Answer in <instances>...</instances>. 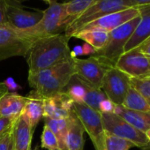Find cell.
<instances>
[{"mask_svg":"<svg viewBox=\"0 0 150 150\" xmlns=\"http://www.w3.org/2000/svg\"><path fill=\"white\" fill-rule=\"evenodd\" d=\"M74 74L73 57L37 72L28 73V84L32 91L28 97L41 100L54 97L64 92Z\"/></svg>","mask_w":150,"mask_h":150,"instance_id":"obj_1","label":"cell"},{"mask_svg":"<svg viewBox=\"0 0 150 150\" xmlns=\"http://www.w3.org/2000/svg\"><path fill=\"white\" fill-rule=\"evenodd\" d=\"M70 38L64 34H59L35 40L25 56L28 73L54 66L71 57L69 48Z\"/></svg>","mask_w":150,"mask_h":150,"instance_id":"obj_2","label":"cell"},{"mask_svg":"<svg viewBox=\"0 0 150 150\" xmlns=\"http://www.w3.org/2000/svg\"><path fill=\"white\" fill-rule=\"evenodd\" d=\"M64 3L53 1L43 11L42 18L34 27L25 30H16L19 36L35 42V40L64 33L63 26Z\"/></svg>","mask_w":150,"mask_h":150,"instance_id":"obj_3","label":"cell"},{"mask_svg":"<svg viewBox=\"0 0 150 150\" xmlns=\"http://www.w3.org/2000/svg\"><path fill=\"white\" fill-rule=\"evenodd\" d=\"M131 7L132 6L126 0H98L75 20L65 29L64 34L69 38H71L87 24L108 14L123 11Z\"/></svg>","mask_w":150,"mask_h":150,"instance_id":"obj_4","label":"cell"},{"mask_svg":"<svg viewBox=\"0 0 150 150\" xmlns=\"http://www.w3.org/2000/svg\"><path fill=\"white\" fill-rule=\"evenodd\" d=\"M105 132L127 139L143 150H150V141L146 134L114 113H101Z\"/></svg>","mask_w":150,"mask_h":150,"instance_id":"obj_5","label":"cell"},{"mask_svg":"<svg viewBox=\"0 0 150 150\" xmlns=\"http://www.w3.org/2000/svg\"><path fill=\"white\" fill-rule=\"evenodd\" d=\"M139 21L140 15L110 31L106 45L95 55L102 57L115 66L117 59L125 52V47Z\"/></svg>","mask_w":150,"mask_h":150,"instance_id":"obj_6","label":"cell"},{"mask_svg":"<svg viewBox=\"0 0 150 150\" xmlns=\"http://www.w3.org/2000/svg\"><path fill=\"white\" fill-rule=\"evenodd\" d=\"M111 67H114L112 64L96 55L90 56L86 59L74 58L75 75L96 88H102L104 75Z\"/></svg>","mask_w":150,"mask_h":150,"instance_id":"obj_7","label":"cell"},{"mask_svg":"<svg viewBox=\"0 0 150 150\" xmlns=\"http://www.w3.org/2000/svg\"><path fill=\"white\" fill-rule=\"evenodd\" d=\"M73 111L81 120L84 130L88 132L96 150H104L105 131L101 113L84 103H73Z\"/></svg>","mask_w":150,"mask_h":150,"instance_id":"obj_8","label":"cell"},{"mask_svg":"<svg viewBox=\"0 0 150 150\" xmlns=\"http://www.w3.org/2000/svg\"><path fill=\"white\" fill-rule=\"evenodd\" d=\"M131 79L124 71L115 66L111 67L104 75L101 89L104 92L107 98L115 104L121 105L131 88Z\"/></svg>","mask_w":150,"mask_h":150,"instance_id":"obj_9","label":"cell"},{"mask_svg":"<svg viewBox=\"0 0 150 150\" xmlns=\"http://www.w3.org/2000/svg\"><path fill=\"white\" fill-rule=\"evenodd\" d=\"M115 67L134 79L150 77V57L140 52L139 48L124 52Z\"/></svg>","mask_w":150,"mask_h":150,"instance_id":"obj_10","label":"cell"},{"mask_svg":"<svg viewBox=\"0 0 150 150\" xmlns=\"http://www.w3.org/2000/svg\"><path fill=\"white\" fill-rule=\"evenodd\" d=\"M33 42L19 36L9 24L0 26V61L13 57H25Z\"/></svg>","mask_w":150,"mask_h":150,"instance_id":"obj_11","label":"cell"},{"mask_svg":"<svg viewBox=\"0 0 150 150\" xmlns=\"http://www.w3.org/2000/svg\"><path fill=\"white\" fill-rule=\"evenodd\" d=\"M6 16L8 24L16 30H25L34 27L42 18L43 11L30 12L25 10L21 3L6 0Z\"/></svg>","mask_w":150,"mask_h":150,"instance_id":"obj_12","label":"cell"},{"mask_svg":"<svg viewBox=\"0 0 150 150\" xmlns=\"http://www.w3.org/2000/svg\"><path fill=\"white\" fill-rule=\"evenodd\" d=\"M139 15H140V13L137 7H131V8L125 9L123 11H119L117 13L108 14L106 16H103L98 20H96V21H94L87 24L86 26H84L81 30L90 29V28H99V29L105 30L107 32H110L113 29L120 27L121 25L128 22L129 21H131Z\"/></svg>","mask_w":150,"mask_h":150,"instance_id":"obj_13","label":"cell"},{"mask_svg":"<svg viewBox=\"0 0 150 150\" xmlns=\"http://www.w3.org/2000/svg\"><path fill=\"white\" fill-rule=\"evenodd\" d=\"M73 103L72 100L64 92L54 97L43 99V117L67 119L73 110Z\"/></svg>","mask_w":150,"mask_h":150,"instance_id":"obj_14","label":"cell"},{"mask_svg":"<svg viewBox=\"0 0 150 150\" xmlns=\"http://www.w3.org/2000/svg\"><path fill=\"white\" fill-rule=\"evenodd\" d=\"M137 8L140 13V21L125 47V52L139 47L150 36V6Z\"/></svg>","mask_w":150,"mask_h":150,"instance_id":"obj_15","label":"cell"},{"mask_svg":"<svg viewBox=\"0 0 150 150\" xmlns=\"http://www.w3.org/2000/svg\"><path fill=\"white\" fill-rule=\"evenodd\" d=\"M27 101V96H22L18 93H6L0 99V117L16 121L21 116Z\"/></svg>","mask_w":150,"mask_h":150,"instance_id":"obj_16","label":"cell"},{"mask_svg":"<svg viewBox=\"0 0 150 150\" xmlns=\"http://www.w3.org/2000/svg\"><path fill=\"white\" fill-rule=\"evenodd\" d=\"M84 127L72 110L68 117V131L66 135L67 150H84Z\"/></svg>","mask_w":150,"mask_h":150,"instance_id":"obj_17","label":"cell"},{"mask_svg":"<svg viewBox=\"0 0 150 150\" xmlns=\"http://www.w3.org/2000/svg\"><path fill=\"white\" fill-rule=\"evenodd\" d=\"M34 131L20 117L14 123L13 129V150H32V139Z\"/></svg>","mask_w":150,"mask_h":150,"instance_id":"obj_18","label":"cell"},{"mask_svg":"<svg viewBox=\"0 0 150 150\" xmlns=\"http://www.w3.org/2000/svg\"><path fill=\"white\" fill-rule=\"evenodd\" d=\"M113 113L144 133L150 128V113L131 110L119 104H115Z\"/></svg>","mask_w":150,"mask_h":150,"instance_id":"obj_19","label":"cell"},{"mask_svg":"<svg viewBox=\"0 0 150 150\" xmlns=\"http://www.w3.org/2000/svg\"><path fill=\"white\" fill-rule=\"evenodd\" d=\"M98 0H67L64 3L63 26L65 29Z\"/></svg>","mask_w":150,"mask_h":150,"instance_id":"obj_20","label":"cell"},{"mask_svg":"<svg viewBox=\"0 0 150 150\" xmlns=\"http://www.w3.org/2000/svg\"><path fill=\"white\" fill-rule=\"evenodd\" d=\"M109 33L110 32L99 28H90L79 31L73 37L84 41L86 43L91 45L96 51H99L106 45L109 39Z\"/></svg>","mask_w":150,"mask_h":150,"instance_id":"obj_21","label":"cell"},{"mask_svg":"<svg viewBox=\"0 0 150 150\" xmlns=\"http://www.w3.org/2000/svg\"><path fill=\"white\" fill-rule=\"evenodd\" d=\"M21 117L33 130H35L37 124L43 117L42 100L28 97V101Z\"/></svg>","mask_w":150,"mask_h":150,"instance_id":"obj_22","label":"cell"},{"mask_svg":"<svg viewBox=\"0 0 150 150\" xmlns=\"http://www.w3.org/2000/svg\"><path fill=\"white\" fill-rule=\"evenodd\" d=\"M88 85L89 84L74 74L64 92L72 100L74 103H83Z\"/></svg>","mask_w":150,"mask_h":150,"instance_id":"obj_23","label":"cell"},{"mask_svg":"<svg viewBox=\"0 0 150 150\" xmlns=\"http://www.w3.org/2000/svg\"><path fill=\"white\" fill-rule=\"evenodd\" d=\"M121 105L131 110L150 113V106L147 104L143 96L132 87L129 88Z\"/></svg>","mask_w":150,"mask_h":150,"instance_id":"obj_24","label":"cell"},{"mask_svg":"<svg viewBox=\"0 0 150 150\" xmlns=\"http://www.w3.org/2000/svg\"><path fill=\"white\" fill-rule=\"evenodd\" d=\"M44 125H47L56 135L59 149L67 150L66 148V135L68 131V118L67 119H52L48 117H43Z\"/></svg>","mask_w":150,"mask_h":150,"instance_id":"obj_25","label":"cell"},{"mask_svg":"<svg viewBox=\"0 0 150 150\" xmlns=\"http://www.w3.org/2000/svg\"><path fill=\"white\" fill-rule=\"evenodd\" d=\"M105 98H107V96L101 88H96L88 85L83 103L89 108L100 112V103Z\"/></svg>","mask_w":150,"mask_h":150,"instance_id":"obj_26","label":"cell"},{"mask_svg":"<svg viewBox=\"0 0 150 150\" xmlns=\"http://www.w3.org/2000/svg\"><path fill=\"white\" fill-rule=\"evenodd\" d=\"M133 146L135 145L131 141L105 132L104 150H129Z\"/></svg>","mask_w":150,"mask_h":150,"instance_id":"obj_27","label":"cell"},{"mask_svg":"<svg viewBox=\"0 0 150 150\" xmlns=\"http://www.w3.org/2000/svg\"><path fill=\"white\" fill-rule=\"evenodd\" d=\"M131 87L138 91L150 106V77L142 79H131Z\"/></svg>","mask_w":150,"mask_h":150,"instance_id":"obj_28","label":"cell"},{"mask_svg":"<svg viewBox=\"0 0 150 150\" xmlns=\"http://www.w3.org/2000/svg\"><path fill=\"white\" fill-rule=\"evenodd\" d=\"M41 146L47 150H58V140L53 132L44 125L42 135H41Z\"/></svg>","mask_w":150,"mask_h":150,"instance_id":"obj_29","label":"cell"},{"mask_svg":"<svg viewBox=\"0 0 150 150\" xmlns=\"http://www.w3.org/2000/svg\"><path fill=\"white\" fill-rule=\"evenodd\" d=\"M14 123L15 121L8 117H0V139L6 136L8 132L13 131Z\"/></svg>","mask_w":150,"mask_h":150,"instance_id":"obj_30","label":"cell"},{"mask_svg":"<svg viewBox=\"0 0 150 150\" xmlns=\"http://www.w3.org/2000/svg\"><path fill=\"white\" fill-rule=\"evenodd\" d=\"M13 148V131L8 132L0 139V150H12Z\"/></svg>","mask_w":150,"mask_h":150,"instance_id":"obj_31","label":"cell"},{"mask_svg":"<svg viewBox=\"0 0 150 150\" xmlns=\"http://www.w3.org/2000/svg\"><path fill=\"white\" fill-rule=\"evenodd\" d=\"M115 103L109 98H105L100 103V113H113Z\"/></svg>","mask_w":150,"mask_h":150,"instance_id":"obj_32","label":"cell"},{"mask_svg":"<svg viewBox=\"0 0 150 150\" xmlns=\"http://www.w3.org/2000/svg\"><path fill=\"white\" fill-rule=\"evenodd\" d=\"M6 10H7L6 0H0V26L8 24Z\"/></svg>","mask_w":150,"mask_h":150,"instance_id":"obj_33","label":"cell"},{"mask_svg":"<svg viewBox=\"0 0 150 150\" xmlns=\"http://www.w3.org/2000/svg\"><path fill=\"white\" fill-rule=\"evenodd\" d=\"M3 83L5 84V86L6 87L7 90L10 93H17V91L21 88V86H20L12 77L6 78L3 81Z\"/></svg>","mask_w":150,"mask_h":150,"instance_id":"obj_34","label":"cell"},{"mask_svg":"<svg viewBox=\"0 0 150 150\" xmlns=\"http://www.w3.org/2000/svg\"><path fill=\"white\" fill-rule=\"evenodd\" d=\"M138 48L141 53H143L146 57H150V36L146 40H145Z\"/></svg>","mask_w":150,"mask_h":150,"instance_id":"obj_35","label":"cell"},{"mask_svg":"<svg viewBox=\"0 0 150 150\" xmlns=\"http://www.w3.org/2000/svg\"><path fill=\"white\" fill-rule=\"evenodd\" d=\"M132 7H140L150 6V0H126Z\"/></svg>","mask_w":150,"mask_h":150,"instance_id":"obj_36","label":"cell"},{"mask_svg":"<svg viewBox=\"0 0 150 150\" xmlns=\"http://www.w3.org/2000/svg\"><path fill=\"white\" fill-rule=\"evenodd\" d=\"M82 47V54L85 55V56H88V55H95L96 53V50L91 46L89 45L88 43H83V45L81 46Z\"/></svg>","mask_w":150,"mask_h":150,"instance_id":"obj_37","label":"cell"},{"mask_svg":"<svg viewBox=\"0 0 150 150\" xmlns=\"http://www.w3.org/2000/svg\"><path fill=\"white\" fill-rule=\"evenodd\" d=\"M71 56L73 58H78L80 56H83V54H82V47L81 45L75 46L72 49V50H71Z\"/></svg>","mask_w":150,"mask_h":150,"instance_id":"obj_38","label":"cell"},{"mask_svg":"<svg viewBox=\"0 0 150 150\" xmlns=\"http://www.w3.org/2000/svg\"><path fill=\"white\" fill-rule=\"evenodd\" d=\"M9 91L7 90L6 87L5 86V84L2 82H0V99H1L6 93H8Z\"/></svg>","mask_w":150,"mask_h":150,"instance_id":"obj_39","label":"cell"},{"mask_svg":"<svg viewBox=\"0 0 150 150\" xmlns=\"http://www.w3.org/2000/svg\"><path fill=\"white\" fill-rule=\"evenodd\" d=\"M14 1H16V2H18V3H22V2H24V1H27V0H14ZM41 1H42V2H44V3H46L47 5H50L53 1H57V0H41Z\"/></svg>","mask_w":150,"mask_h":150,"instance_id":"obj_40","label":"cell"},{"mask_svg":"<svg viewBox=\"0 0 150 150\" xmlns=\"http://www.w3.org/2000/svg\"><path fill=\"white\" fill-rule=\"evenodd\" d=\"M145 134H146V138H147V139L150 141V128L145 132Z\"/></svg>","mask_w":150,"mask_h":150,"instance_id":"obj_41","label":"cell"},{"mask_svg":"<svg viewBox=\"0 0 150 150\" xmlns=\"http://www.w3.org/2000/svg\"><path fill=\"white\" fill-rule=\"evenodd\" d=\"M58 150H62V149H58Z\"/></svg>","mask_w":150,"mask_h":150,"instance_id":"obj_42","label":"cell"},{"mask_svg":"<svg viewBox=\"0 0 150 150\" xmlns=\"http://www.w3.org/2000/svg\"><path fill=\"white\" fill-rule=\"evenodd\" d=\"M12 150H13V148H12Z\"/></svg>","mask_w":150,"mask_h":150,"instance_id":"obj_43","label":"cell"}]
</instances>
